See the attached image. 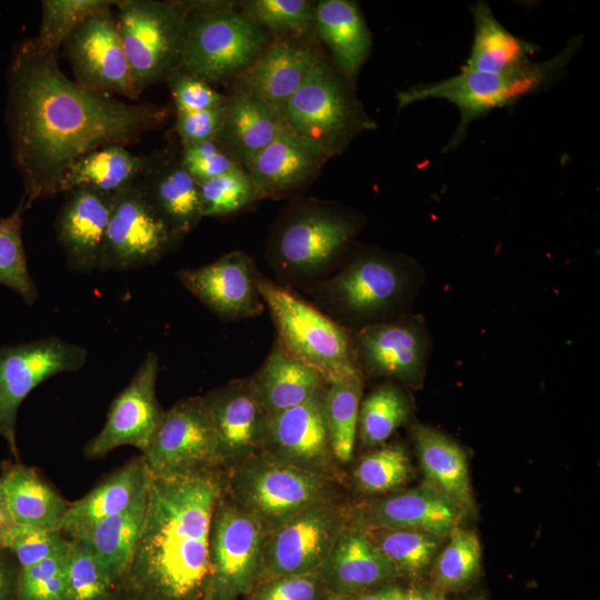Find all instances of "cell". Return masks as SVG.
Returning a JSON list of instances; mask_svg holds the SVG:
<instances>
[{
  "label": "cell",
  "mask_w": 600,
  "mask_h": 600,
  "mask_svg": "<svg viewBox=\"0 0 600 600\" xmlns=\"http://www.w3.org/2000/svg\"><path fill=\"white\" fill-rule=\"evenodd\" d=\"M412 434L426 482L451 500L466 516L474 514L476 502L463 449L431 427L416 426Z\"/></svg>",
  "instance_id": "29"
},
{
  "label": "cell",
  "mask_w": 600,
  "mask_h": 600,
  "mask_svg": "<svg viewBox=\"0 0 600 600\" xmlns=\"http://www.w3.org/2000/svg\"><path fill=\"white\" fill-rule=\"evenodd\" d=\"M137 184L153 210L181 239L202 219L198 182L184 169L180 156L168 151L148 156Z\"/></svg>",
  "instance_id": "26"
},
{
  "label": "cell",
  "mask_w": 600,
  "mask_h": 600,
  "mask_svg": "<svg viewBox=\"0 0 600 600\" xmlns=\"http://www.w3.org/2000/svg\"><path fill=\"white\" fill-rule=\"evenodd\" d=\"M346 526L344 512L330 500L308 508L266 533L260 576L316 572Z\"/></svg>",
  "instance_id": "16"
},
{
  "label": "cell",
  "mask_w": 600,
  "mask_h": 600,
  "mask_svg": "<svg viewBox=\"0 0 600 600\" xmlns=\"http://www.w3.org/2000/svg\"><path fill=\"white\" fill-rule=\"evenodd\" d=\"M87 358L86 348L57 337L0 348V436L16 458V422L21 402L50 377L81 369Z\"/></svg>",
  "instance_id": "13"
},
{
  "label": "cell",
  "mask_w": 600,
  "mask_h": 600,
  "mask_svg": "<svg viewBox=\"0 0 600 600\" xmlns=\"http://www.w3.org/2000/svg\"><path fill=\"white\" fill-rule=\"evenodd\" d=\"M266 532L237 503L218 502L209 539L210 578L204 600H233L261 573Z\"/></svg>",
  "instance_id": "11"
},
{
  "label": "cell",
  "mask_w": 600,
  "mask_h": 600,
  "mask_svg": "<svg viewBox=\"0 0 600 600\" xmlns=\"http://www.w3.org/2000/svg\"><path fill=\"white\" fill-rule=\"evenodd\" d=\"M330 156L284 126L246 166L258 196L280 199L310 182Z\"/></svg>",
  "instance_id": "22"
},
{
  "label": "cell",
  "mask_w": 600,
  "mask_h": 600,
  "mask_svg": "<svg viewBox=\"0 0 600 600\" xmlns=\"http://www.w3.org/2000/svg\"><path fill=\"white\" fill-rule=\"evenodd\" d=\"M280 117L268 104L239 87L228 98L220 140L244 166L282 129Z\"/></svg>",
  "instance_id": "33"
},
{
  "label": "cell",
  "mask_w": 600,
  "mask_h": 600,
  "mask_svg": "<svg viewBox=\"0 0 600 600\" xmlns=\"http://www.w3.org/2000/svg\"><path fill=\"white\" fill-rule=\"evenodd\" d=\"M316 29L341 74L354 84L372 49V34L359 4L322 0L314 6Z\"/></svg>",
  "instance_id": "28"
},
{
  "label": "cell",
  "mask_w": 600,
  "mask_h": 600,
  "mask_svg": "<svg viewBox=\"0 0 600 600\" xmlns=\"http://www.w3.org/2000/svg\"><path fill=\"white\" fill-rule=\"evenodd\" d=\"M258 287L274 324L276 339L289 354L320 371L327 381L360 370L350 330L263 274Z\"/></svg>",
  "instance_id": "8"
},
{
  "label": "cell",
  "mask_w": 600,
  "mask_h": 600,
  "mask_svg": "<svg viewBox=\"0 0 600 600\" xmlns=\"http://www.w3.org/2000/svg\"><path fill=\"white\" fill-rule=\"evenodd\" d=\"M113 6L86 17L62 46L77 83L92 91L118 93L136 101L140 96L132 81Z\"/></svg>",
  "instance_id": "15"
},
{
  "label": "cell",
  "mask_w": 600,
  "mask_h": 600,
  "mask_svg": "<svg viewBox=\"0 0 600 600\" xmlns=\"http://www.w3.org/2000/svg\"><path fill=\"white\" fill-rule=\"evenodd\" d=\"M269 44V33L244 11L218 1H192L180 68L208 82L249 68Z\"/></svg>",
  "instance_id": "6"
},
{
  "label": "cell",
  "mask_w": 600,
  "mask_h": 600,
  "mask_svg": "<svg viewBox=\"0 0 600 600\" xmlns=\"http://www.w3.org/2000/svg\"><path fill=\"white\" fill-rule=\"evenodd\" d=\"M328 600H359V599H358V596H354V594L334 593V596L330 597Z\"/></svg>",
  "instance_id": "57"
},
{
  "label": "cell",
  "mask_w": 600,
  "mask_h": 600,
  "mask_svg": "<svg viewBox=\"0 0 600 600\" xmlns=\"http://www.w3.org/2000/svg\"><path fill=\"white\" fill-rule=\"evenodd\" d=\"M158 372L159 358L149 352L111 403L101 431L88 442V457L101 458L121 446L147 450L163 416L156 394Z\"/></svg>",
  "instance_id": "19"
},
{
  "label": "cell",
  "mask_w": 600,
  "mask_h": 600,
  "mask_svg": "<svg viewBox=\"0 0 600 600\" xmlns=\"http://www.w3.org/2000/svg\"><path fill=\"white\" fill-rule=\"evenodd\" d=\"M13 524L3 493L0 489V548H3L7 533Z\"/></svg>",
  "instance_id": "56"
},
{
  "label": "cell",
  "mask_w": 600,
  "mask_h": 600,
  "mask_svg": "<svg viewBox=\"0 0 600 600\" xmlns=\"http://www.w3.org/2000/svg\"><path fill=\"white\" fill-rule=\"evenodd\" d=\"M0 489L14 524L61 531L69 503L33 469L10 466L0 477Z\"/></svg>",
  "instance_id": "32"
},
{
  "label": "cell",
  "mask_w": 600,
  "mask_h": 600,
  "mask_svg": "<svg viewBox=\"0 0 600 600\" xmlns=\"http://www.w3.org/2000/svg\"><path fill=\"white\" fill-rule=\"evenodd\" d=\"M149 479L142 457L127 463L84 497L69 503L61 531L72 538L82 537L98 522L127 509L147 489Z\"/></svg>",
  "instance_id": "31"
},
{
  "label": "cell",
  "mask_w": 600,
  "mask_h": 600,
  "mask_svg": "<svg viewBox=\"0 0 600 600\" xmlns=\"http://www.w3.org/2000/svg\"><path fill=\"white\" fill-rule=\"evenodd\" d=\"M24 210L21 200L10 216L0 218V283L18 292L28 304H31L38 298V290L28 270L22 241Z\"/></svg>",
  "instance_id": "41"
},
{
  "label": "cell",
  "mask_w": 600,
  "mask_h": 600,
  "mask_svg": "<svg viewBox=\"0 0 600 600\" xmlns=\"http://www.w3.org/2000/svg\"><path fill=\"white\" fill-rule=\"evenodd\" d=\"M177 278L218 318L236 321L261 314L266 306L259 292L261 273L250 256L236 250Z\"/></svg>",
  "instance_id": "18"
},
{
  "label": "cell",
  "mask_w": 600,
  "mask_h": 600,
  "mask_svg": "<svg viewBox=\"0 0 600 600\" xmlns=\"http://www.w3.org/2000/svg\"><path fill=\"white\" fill-rule=\"evenodd\" d=\"M321 582L316 572L269 579L251 600H317Z\"/></svg>",
  "instance_id": "51"
},
{
  "label": "cell",
  "mask_w": 600,
  "mask_h": 600,
  "mask_svg": "<svg viewBox=\"0 0 600 600\" xmlns=\"http://www.w3.org/2000/svg\"><path fill=\"white\" fill-rule=\"evenodd\" d=\"M112 197L88 188L67 192L54 228L71 271L88 273L99 270Z\"/></svg>",
  "instance_id": "23"
},
{
  "label": "cell",
  "mask_w": 600,
  "mask_h": 600,
  "mask_svg": "<svg viewBox=\"0 0 600 600\" xmlns=\"http://www.w3.org/2000/svg\"><path fill=\"white\" fill-rule=\"evenodd\" d=\"M113 586L89 543L72 538L66 553V600H107Z\"/></svg>",
  "instance_id": "42"
},
{
  "label": "cell",
  "mask_w": 600,
  "mask_h": 600,
  "mask_svg": "<svg viewBox=\"0 0 600 600\" xmlns=\"http://www.w3.org/2000/svg\"><path fill=\"white\" fill-rule=\"evenodd\" d=\"M0 548V600H17L18 574Z\"/></svg>",
  "instance_id": "53"
},
{
  "label": "cell",
  "mask_w": 600,
  "mask_h": 600,
  "mask_svg": "<svg viewBox=\"0 0 600 600\" xmlns=\"http://www.w3.org/2000/svg\"><path fill=\"white\" fill-rule=\"evenodd\" d=\"M360 526L423 531L443 539L461 526L464 512L427 482L362 506Z\"/></svg>",
  "instance_id": "24"
},
{
  "label": "cell",
  "mask_w": 600,
  "mask_h": 600,
  "mask_svg": "<svg viewBox=\"0 0 600 600\" xmlns=\"http://www.w3.org/2000/svg\"><path fill=\"white\" fill-rule=\"evenodd\" d=\"M407 588L388 582L358 594L359 600H402Z\"/></svg>",
  "instance_id": "54"
},
{
  "label": "cell",
  "mask_w": 600,
  "mask_h": 600,
  "mask_svg": "<svg viewBox=\"0 0 600 600\" xmlns=\"http://www.w3.org/2000/svg\"><path fill=\"white\" fill-rule=\"evenodd\" d=\"M147 161L148 156L136 154L126 146L101 147L81 157L66 171L59 183L58 193L88 188L113 194L136 183Z\"/></svg>",
  "instance_id": "35"
},
{
  "label": "cell",
  "mask_w": 600,
  "mask_h": 600,
  "mask_svg": "<svg viewBox=\"0 0 600 600\" xmlns=\"http://www.w3.org/2000/svg\"><path fill=\"white\" fill-rule=\"evenodd\" d=\"M116 0H43L40 29L32 41L43 53L57 54L71 31L92 12Z\"/></svg>",
  "instance_id": "43"
},
{
  "label": "cell",
  "mask_w": 600,
  "mask_h": 600,
  "mask_svg": "<svg viewBox=\"0 0 600 600\" xmlns=\"http://www.w3.org/2000/svg\"><path fill=\"white\" fill-rule=\"evenodd\" d=\"M473 41L462 69L497 73L521 67L540 50L536 43L510 32L496 18L489 4L478 1L471 7Z\"/></svg>",
  "instance_id": "34"
},
{
  "label": "cell",
  "mask_w": 600,
  "mask_h": 600,
  "mask_svg": "<svg viewBox=\"0 0 600 600\" xmlns=\"http://www.w3.org/2000/svg\"><path fill=\"white\" fill-rule=\"evenodd\" d=\"M324 390L326 387L303 403L268 418L262 454L327 477L334 459L324 414Z\"/></svg>",
  "instance_id": "20"
},
{
  "label": "cell",
  "mask_w": 600,
  "mask_h": 600,
  "mask_svg": "<svg viewBox=\"0 0 600 600\" xmlns=\"http://www.w3.org/2000/svg\"><path fill=\"white\" fill-rule=\"evenodd\" d=\"M173 98L177 114L197 112L227 104L228 98L207 80L177 69L166 80Z\"/></svg>",
  "instance_id": "49"
},
{
  "label": "cell",
  "mask_w": 600,
  "mask_h": 600,
  "mask_svg": "<svg viewBox=\"0 0 600 600\" xmlns=\"http://www.w3.org/2000/svg\"><path fill=\"white\" fill-rule=\"evenodd\" d=\"M7 76L6 119L26 209L58 193L66 171L84 154L109 144L128 147L167 117L162 107L80 86L62 72L57 54L39 51L32 39L14 49Z\"/></svg>",
  "instance_id": "1"
},
{
  "label": "cell",
  "mask_w": 600,
  "mask_h": 600,
  "mask_svg": "<svg viewBox=\"0 0 600 600\" xmlns=\"http://www.w3.org/2000/svg\"><path fill=\"white\" fill-rule=\"evenodd\" d=\"M409 260L384 251H363L306 288L312 303L351 332L390 321L407 303L413 277Z\"/></svg>",
  "instance_id": "5"
},
{
  "label": "cell",
  "mask_w": 600,
  "mask_h": 600,
  "mask_svg": "<svg viewBox=\"0 0 600 600\" xmlns=\"http://www.w3.org/2000/svg\"><path fill=\"white\" fill-rule=\"evenodd\" d=\"M181 240L136 182L113 193L99 270L123 271L154 264Z\"/></svg>",
  "instance_id": "12"
},
{
  "label": "cell",
  "mask_w": 600,
  "mask_h": 600,
  "mask_svg": "<svg viewBox=\"0 0 600 600\" xmlns=\"http://www.w3.org/2000/svg\"><path fill=\"white\" fill-rule=\"evenodd\" d=\"M203 399L216 428L220 462L246 461L261 450L269 416L250 377L232 380Z\"/></svg>",
  "instance_id": "21"
},
{
  "label": "cell",
  "mask_w": 600,
  "mask_h": 600,
  "mask_svg": "<svg viewBox=\"0 0 600 600\" xmlns=\"http://www.w3.org/2000/svg\"><path fill=\"white\" fill-rule=\"evenodd\" d=\"M147 500L148 487L127 509L98 522L80 537L92 548L114 584L124 578L132 562L144 521Z\"/></svg>",
  "instance_id": "36"
},
{
  "label": "cell",
  "mask_w": 600,
  "mask_h": 600,
  "mask_svg": "<svg viewBox=\"0 0 600 600\" xmlns=\"http://www.w3.org/2000/svg\"><path fill=\"white\" fill-rule=\"evenodd\" d=\"M66 554L20 569L17 600H66Z\"/></svg>",
  "instance_id": "48"
},
{
  "label": "cell",
  "mask_w": 600,
  "mask_h": 600,
  "mask_svg": "<svg viewBox=\"0 0 600 600\" xmlns=\"http://www.w3.org/2000/svg\"><path fill=\"white\" fill-rule=\"evenodd\" d=\"M226 113L227 104L202 111L177 114L174 129L181 144L186 146L218 139L223 127Z\"/></svg>",
  "instance_id": "52"
},
{
  "label": "cell",
  "mask_w": 600,
  "mask_h": 600,
  "mask_svg": "<svg viewBox=\"0 0 600 600\" xmlns=\"http://www.w3.org/2000/svg\"><path fill=\"white\" fill-rule=\"evenodd\" d=\"M70 541L61 531L13 524L4 539L3 549L16 558L20 569L44 559L67 553Z\"/></svg>",
  "instance_id": "47"
},
{
  "label": "cell",
  "mask_w": 600,
  "mask_h": 600,
  "mask_svg": "<svg viewBox=\"0 0 600 600\" xmlns=\"http://www.w3.org/2000/svg\"><path fill=\"white\" fill-rule=\"evenodd\" d=\"M132 600H136L134 598H132Z\"/></svg>",
  "instance_id": "59"
},
{
  "label": "cell",
  "mask_w": 600,
  "mask_h": 600,
  "mask_svg": "<svg viewBox=\"0 0 600 600\" xmlns=\"http://www.w3.org/2000/svg\"><path fill=\"white\" fill-rule=\"evenodd\" d=\"M314 6L307 0H250L243 11L268 33L300 36L316 28Z\"/></svg>",
  "instance_id": "46"
},
{
  "label": "cell",
  "mask_w": 600,
  "mask_h": 600,
  "mask_svg": "<svg viewBox=\"0 0 600 600\" xmlns=\"http://www.w3.org/2000/svg\"><path fill=\"white\" fill-rule=\"evenodd\" d=\"M582 46L576 36L554 56L497 73L462 69L446 79L417 83L397 93L399 109L428 99H439L457 107L460 118L444 151L454 150L464 140L469 126L489 112L512 106L522 98L541 92L561 80Z\"/></svg>",
  "instance_id": "4"
},
{
  "label": "cell",
  "mask_w": 600,
  "mask_h": 600,
  "mask_svg": "<svg viewBox=\"0 0 600 600\" xmlns=\"http://www.w3.org/2000/svg\"><path fill=\"white\" fill-rule=\"evenodd\" d=\"M142 458L153 476L209 470L220 462L216 428L203 397L180 400L163 412Z\"/></svg>",
  "instance_id": "14"
},
{
  "label": "cell",
  "mask_w": 600,
  "mask_h": 600,
  "mask_svg": "<svg viewBox=\"0 0 600 600\" xmlns=\"http://www.w3.org/2000/svg\"><path fill=\"white\" fill-rule=\"evenodd\" d=\"M290 131L330 157L344 151L360 133L376 129L351 84L326 58L312 69L279 114Z\"/></svg>",
  "instance_id": "7"
},
{
  "label": "cell",
  "mask_w": 600,
  "mask_h": 600,
  "mask_svg": "<svg viewBox=\"0 0 600 600\" xmlns=\"http://www.w3.org/2000/svg\"><path fill=\"white\" fill-rule=\"evenodd\" d=\"M222 487L210 470L150 473L144 521L122 580L136 600H204Z\"/></svg>",
  "instance_id": "2"
},
{
  "label": "cell",
  "mask_w": 600,
  "mask_h": 600,
  "mask_svg": "<svg viewBox=\"0 0 600 600\" xmlns=\"http://www.w3.org/2000/svg\"><path fill=\"white\" fill-rule=\"evenodd\" d=\"M198 186L202 218L231 214L258 201L256 188L242 167Z\"/></svg>",
  "instance_id": "44"
},
{
  "label": "cell",
  "mask_w": 600,
  "mask_h": 600,
  "mask_svg": "<svg viewBox=\"0 0 600 600\" xmlns=\"http://www.w3.org/2000/svg\"><path fill=\"white\" fill-rule=\"evenodd\" d=\"M364 376L354 370L330 378L324 390V414L334 461H350L358 434Z\"/></svg>",
  "instance_id": "37"
},
{
  "label": "cell",
  "mask_w": 600,
  "mask_h": 600,
  "mask_svg": "<svg viewBox=\"0 0 600 600\" xmlns=\"http://www.w3.org/2000/svg\"><path fill=\"white\" fill-rule=\"evenodd\" d=\"M356 361L366 377L418 386L424 374L428 336L422 319L403 314L352 331Z\"/></svg>",
  "instance_id": "17"
},
{
  "label": "cell",
  "mask_w": 600,
  "mask_h": 600,
  "mask_svg": "<svg viewBox=\"0 0 600 600\" xmlns=\"http://www.w3.org/2000/svg\"><path fill=\"white\" fill-rule=\"evenodd\" d=\"M316 573L334 593L354 596L399 577L360 524L341 530Z\"/></svg>",
  "instance_id": "25"
},
{
  "label": "cell",
  "mask_w": 600,
  "mask_h": 600,
  "mask_svg": "<svg viewBox=\"0 0 600 600\" xmlns=\"http://www.w3.org/2000/svg\"><path fill=\"white\" fill-rule=\"evenodd\" d=\"M402 600H446V594L436 590L430 584H416L406 589Z\"/></svg>",
  "instance_id": "55"
},
{
  "label": "cell",
  "mask_w": 600,
  "mask_h": 600,
  "mask_svg": "<svg viewBox=\"0 0 600 600\" xmlns=\"http://www.w3.org/2000/svg\"><path fill=\"white\" fill-rule=\"evenodd\" d=\"M411 413L410 398L400 386L392 381L379 384L361 400L358 419L360 440L369 447L382 444L409 421Z\"/></svg>",
  "instance_id": "40"
},
{
  "label": "cell",
  "mask_w": 600,
  "mask_h": 600,
  "mask_svg": "<svg viewBox=\"0 0 600 600\" xmlns=\"http://www.w3.org/2000/svg\"><path fill=\"white\" fill-rule=\"evenodd\" d=\"M362 227L363 218L353 210L317 199L299 200L274 221L266 258L279 284L304 290L339 267Z\"/></svg>",
  "instance_id": "3"
},
{
  "label": "cell",
  "mask_w": 600,
  "mask_h": 600,
  "mask_svg": "<svg viewBox=\"0 0 600 600\" xmlns=\"http://www.w3.org/2000/svg\"><path fill=\"white\" fill-rule=\"evenodd\" d=\"M411 470L404 448L389 444L360 460L354 470V480L366 492L386 493L404 484Z\"/></svg>",
  "instance_id": "45"
},
{
  "label": "cell",
  "mask_w": 600,
  "mask_h": 600,
  "mask_svg": "<svg viewBox=\"0 0 600 600\" xmlns=\"http://www.w3.org/2000/svg\"><path fill=\"white\" fill-rule=\"evenodd\" d=\"M250 378L269 417L303 403L327 384L320 371L289 354L277 339Z\"/></svg>",
  "instance_id": "30"
},
{
  "label": "cell",
  "mask_w": 600,
  "mask_h": 600,
  "mask_svg": "<svg viewBox=\"0 0 600 600\" xmlns=\"http://www.w3.org/2000/svg\"><path fill=\"white\" fill-rule=\"evenodd\" d=\"M362 527L398 574L413 580L422 577L431 568L446 540L417 530Z\"/></svg>",
  "instance_id": "39"
},
{
  "label": "cell",
  "mask_w": 600,
  "mask_h": 600,
  "mask_svg": "<svg viewBox=\"0 0 600 600\" xmlns=\"http://www.w3.org/2000/svg\"><path fill=\"white\" fill-rule=\"evenodd\" d=\"M180 159L198 183L241 167L218 139L182 146Z\"/></svg>",
  "instance_id": "50"
},
{
  "label": "cell",
  "mask_w": 600,
  "mask_h": 600,
  "mask_svg": "<svg viewBox=\"0 0 600 600\" xmlns=\"http://www.w3.org/2000/svg\"><path fill=\"white\" fill-rule=\"evenodd\" d=\"M322 58L318 49L301 41L289 39L269 43L259 58L240 73V87L279 116Z\"/></svg>",
  "instance_id": "27"
},
{
  "label": "cell",
  "mask_w": 600,
  "mask_h": 600,
  "mask_svg": "<svg viewBox=\"0 0 600 600\" xmlns=\"http://www.w3.org/2000/svg\"><path fill=\"white\" fill-rule=\"evenodd\" d=\"M191 3L116 0L118 29L139 96L180 68L184 26Z\"/></svg>",
  "instance_id": "9"
},
{
  "label": "cell",
  "mask_w": 600,
  "mask_h": 600,
  "mask_svg": "<svg viewBox=\"0 0 600 600\" xmlns=\"http://www.w3.org/2000/svg\"><path fill=\"white\" fill-rule=\"evenodd\" d=\"M328 491L327 477L264 454L247 459L233 479L236 503L251 514L266 533L329 500Z\"/></svg>",
  "instance_id": "10"
},
{
  "label": "cell",
  "mask_w": 600,
  "mask_h": 600,
  "mask_svg": "<svg viewBox=\"0 0 600 600\" xmlns=\"http://www.w3.org/2000/svg\"><path fill=\"white\" fill-rule=\"evenodd\" d=\"M464 600H487V598L483 594L478 593V594L469 597V598H467Z\"/></svg>",
  "instance_id": "58"
},
{
  "label": "cell",
  "mask_w": 600,
  "mask_h": 600,
  "mask_svg": "<svg viewBox=\"0 0 600 600\" xmlns=\"http://www.w3.org/2000/svg\"><path fill=\"white\" fill-rule=\"evenodd\" d=\"M481 560L477 533L459 526L447 537L431 564L430 586L443 594L464 590L478 579Z\"/></svg>",
  "instance_id": "38"
}]
</instances>
